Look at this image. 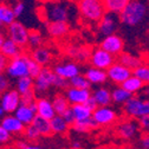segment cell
Segmentation results:
<instances>
[{
	"mask_svg": "<svg viewBox=\"0 0 149 149\" xmlns=\"http://www.w3.org/2000/svg\"><path fill=\"white\" fill-rule=\"evenodd\" d=\"M148 13V0H130L123 8V11L118 14L120 23L129 27H136L147 19Z\"/></svg>",
	"mask_w": 149,
	"mask_h": 149,
	"instance_id": "1",
	"label": "cell"
},
{
	"mask_svg": "<svg viewBox=\"0 0 149 149\" xmlns=\"http://www.w3.org/2000/svg\"><path fill=\"white\" fill-rule=\"evenodd\" d=\"M72 1L70 0H46L42 6V18L49 23H69L71 18Z\"/></svg>",
	"mask_w": 149,
	"mask_h": 149,
	"instance_id": "2",
	"label": "cell"
},
{
	"mask_svg": "<svg viewBox=\"0 0 149 149\" xmlns=\"http://www.w3.org/2000/svg\"><path fill=\"white\" fill-rule=\"evenodd\" d=\"M77 12L89 24H97L107 13L102 0H77Z\"/></svg>",
	"mask_w": 149,
	"mask_h": 149,
	"instance_id": "3",
	"label": "cell"
},
{
	"mask_svg": "<svg viewBox=\"0 0 149 149\" xmlns=\"http://www.w3.org/2000/svg\"><path fill=\"white\" fill-rule=\"evenodd\" d=\"M124 113L134 118H141L149 114V98L132 96L124 103Z\"/></svg>",
	"mask_w": 149,
	"mask_h": 149,
	"instance_id": "4",
	"label": "cell"
},
{
	"mask_svg": "<svg viewBox=\"0 0 149 149\" xmlns=\"http://www.w3.org/2000/svg\"><path fill=\"white\" fill-rule=\"evenodd\" d=\"M27 54L23 53L19 57L10 59L6 66V76L8 78H13V79H18L25 76H29V70H27Z\"/></svg>",
	"mask_w": 149,
	"mask_h": 149,
	"instance_id": "5",
	"label": "cell"
},
{
	"mask_svg": "<svg viewBox=\"0 0 149 149\" xmlns=\"http://www.w3.org/2000/svg\"><path fill=\"white\" fill-rule=\"evenodd\" d=\"M29 30L24 24L20 22L14 20L11 25L6 27V33H7V38L13 40L18 46H20L22 49L27 46V39H29Z\"/></svg>",
	"mask_w": 149,
	"mask_h": 149,
	"instance_id": "6",
	"label": "cell"
},
{
	"mask_svg": "<svg viewBox=\"0 0 149 149\" xmlns=\"http://www.w3.org/2000/svg\"><path fill=\"white\" fill-rule=\"evenodd\" d=\"M120 26V18L114 13H105L102 19L97 23V32L101 37L105 38L108 36L115 34Z\"/></svg>",
	"mask_w": 149,
	"mask_h": 149,
	"instance_id": "7",
	"label": "cell"
},
{
	"mask_svg": "<svg viewBox=\"0 0 149 149\" xmlns=\"http://www.w3.org/2000/svg\"><path fill=\"white\" fill-rule=\"evenodd\" d=\"M89 61H90V64L92 68L105 71L108 68H110L115 63V57L113 54L108 53L107 51H104L103 49L97 47L91 51Z\"/></svg>",
	"mask_w": 149,
	"mask_h": 149,
	"instance_id": "8",
	"label": "cell"
},
{
	"mask_svg": "<svg viewBox=\"0 0 149 149\" xmlns=\"http://www.w3.org/2000/svg\"><path fill=\"white\" fill-rule=\"evenodd\" d=\"M53 71L46 66L42 68L39 74L33 79V91L34 94H43L52 86Z\"/></svg>",
	"mask_w": 149,
	"mask_h": 149,
	"instance_id": "9",
	"label": "cell"
},
{
	"mask_svg": "<svg viewBox=\"0 0 149 149\" xmlns=\"http://www.w3.org/2000/svg\"><path fill=\"white\" fill-rule=\"evenodd\" d=\"M20 94L15 89L6 90L0 97V105L4 109L5 114H13L15 109L20 105Z\"/></svg>",
	"mask_w": 149,
	"mask_h": 149,
	"instance_id": "10",
	"label": "cell"
},
{
	"mask_svg": "<svg viewBox=\"0 0 149 149\" xmlns=\"http://www.w3.org/2000/svg\"><path fill=\"white\" fill-rule=\"evenodd\" d=\"M101 49H103L104 51H107L108 53L115 56H118L123 52L124 49V42L122 39V37L118 34H111L105 38H103V40L101 42Z\"/></svg>",
	"mask_w": 149,
	"mask_h": 149,
	"instance_id": "11",
	"label": "cell"
},
{
	"mask_svg": "<svg viewBox=\"0 0 149 149\" xmlns=\"http://www.w3.org/2000/svg\"><path fill=\"white\" fill-rule=\"evenodd\" d=\"M107 72V77L109 79H111V82H114L116 84H122L127 78H129L132 76V70L127 69L125 66H123L122 64L115 62L110 68H108L105 70Z\"/></svg>",
	"mask_w": 149,
	"mask_h": 149,
	"instance_id": "12",
	"label": "cell"
},
{
	"mask_svg": "<svg viewBox=\"0 0 149 149\" xmlns=\"http://www.w3.org/2000/svg\"><path fill=\"white\" fill-rule=\"evenodd\" d=\"M91 117L95 120L97 125H110L116 121L117 115L115 110L109 107H98L95 111H92Z\"/></svg>",
	"mask_w": 149,
	"mask_h": 149,
	"instance_id": "13",
	"label": "cell"
},
{
	"mask_svg": "<svg viewBox=\"0 0 149 149\" xmlns=\"http://www.w3.org/2000/svg\"><path fill=\"white\" fill-rule=\"evenodd\" d=\"M14 116L19 120L25 127L31 124L33 118L37 115V108H36V102L31 104H24L20 103V105L14 111Z\"/></svg>",
	"mask_w": 149,
	"mask_h": 149,
	"instance_id": "14",
	"label": "cell"
},
{
	"mask_svg": "<svg viewBox=\"0 0 149 149\" xmlns=\"http://www.w3.org/2000/svg\"><path fill=\"white\" fill-rule=\"evenodd\" d=\"M0 125H1L7 133L11 135H17V134H23L25 125L18 120L14 115H5L1 121H0Z\"/></svg>",
	"mask_w": 149,
	"mask_h": 149,
	"instance_id": "15",
	"label": "cell"
},
{
	"mask_svg": "<svg viewBox=\"0 0 149 149\" xmlns=\"http://www.w3.org/2000/svg\"><path fill=\"white\" fill-rule=\"evenodd\" d=\"M91 96L90 90L88 89H76V88H68L65 97L68 102L73 105V104H84L86 100Z\"/></svg>",
	"mask_w": 149,
	"mask_h": 149,
	"instance_id": "16",
	"label": "cell"
},
{
	"mask_svg": "<svg viewBox=\"0 0 149 149\" xmlns=\"http://www.w3.org/2000/svg\"><path fill=\"white\" fill-rule=\"evenodd\" d=\"M52 71L56 74H58V76H61V77H63V78H65L68 81L81 73L79 66L76 63H73V62H68V63L59 64L57 66H54V69Z\"/></svg>",
	"mask_w": 149,
	"mask_h": 149,
	"instance_id": "17",
	"label": "cell"
},
{
	"mask_svg": "<svg viewBox=\"0 0 149 149\" xmlns=\"http://www.w3.org/2000/svg\"><path fill=\"white\" fill-rule=\"evenodd\" d=\"M139 129H140V124L136 121L128 120V121L122 122L121 124H118L117 134L124 140H130L139 133Z\"/></svg>",
	"mask_w": 149,
	"mask_h": 149,
	"instance_id": "18",
	"label": "cell"
},
{
	"mask_svg": "<svg viewBox=\"0 0 149 149\" xmlns=\"http://www.w3.org/2000/svg\"><path fill=\"white\" fill-rule=\"evenodd\" d=\"M36 108H37V115L45 118V120H51L52 117L56 116L54 109L52 107L51 101L47 98H39L36 100Z\"/></svg>",
	"mask_w": 149,
	"mask_h": 149,
	"instance_id": "19",
	"label": "cell"
},
{
	"mask_svg": "<svg viewBox=\"0 0 149 149\" xmlns=\"http://www.w3.org/2000/svg\"><path fill=\"white\" fill-rule=\"evenodd\" d=\"M30 57L37 63L39 64L42 68L46 66L51 59H52V53L51 51L47 49V47H43V46H39V47H36L31 51V56Z\"/></svg>",
	"mask_w": 149,
	"mask_h": 149,
	"instance_id": "20",
	"label": "cell"
},
{
	"mask_svg": "<svg viewBox=\"0 0 149 149\" xmlns=\"http://www.w3.org/2000/svg\"><path fill=\"white\" fill-rule=\"evenodd\" d=\"M0 52H1L5 57L10 61V59H13V58H17L19 57L20 54H23V49L20 46H18L13 40H11L10 38H5L3 45H1V49H0Z\"/></svg>",
	"mask_w": 149,
	"mask_h": 149,
	"instance_id": "21",
	"label": "cell"
},
{
	"mask_svg": "<svg viewBox=\"0 0 149 149\" xmlns=\"http://www.w3.org/2000/svg\"><path fill=\"white\" fill-rule=\"evenodd\" d=\"M46 29L52 38H63L69 33L70 25L69 23H64V22H56V23L46 24Z\"/></svg>",
	"mask_w": 149,
	"mask_h": 149,
	"instance_id": "22",
	"label": "cell"
},
{
	"mask_svg": "<svg viewBox=\"0 0 149 149\" xmlns=\"http://www.w3.org/2000/svg\"><path fill=\"white\" fill-rule=\"evenodd\" d=\"M14 20H15V17H14L11 5L6 3H1L0 4V30L4 27H7Z\"/></svg>",
	"mask_w": 149,
	"mask_h": 149,
	"instance_id": "23",
	"label": "cell"
},
{
	"mask_svg": "<svg viewBox=\"0 0 149 149\" xmlns=\"http://www.w3.org/2000/svg\"><path fill=\"white\" fill-rule=\"evenodd\" d=\"M85 78L89 81L90 84H103L107 82V72L104 70H100L96 68H89L85 71Z\"/></svg>",
	"mask_w": 149,
	"mask_h": 149,
	"instance_id": "24",
	"label": "cell"
},
{
	"mask_svg": "<svg viewBox=\"0 0 149 149\" xmlns=\"http://www.w3.org/2000/svg\"><path fill=\"white\" fill-rule=\"evenodd\" d=\"M117 63L122 64L123 66H125L127 69L132 70V71L142 65V61L139 57H136V56H134L132 53H128V52H122L121 54H118Z\"/></svg>",
	"mask_w": 149,
	"mask_h": 149,
	"instance_id": "25",
	"label": "cell"
},
{
	"mask_svg": "<svg viewBox=\"0 0 149 149\" xmlns=\"http://www.w3.org/2000/svg\"><path fill=\"white\" fill-rule=\"evenodd\" d=\"M129 1L130 0H102L105 11L108 13H114L117 15L123 11Z\"/></svg>",
	"mask_w": 149,
	"mask_h": 149,
	"instance_id": "26",
	"label": "cell"
},
{
	"mask_svg": "<svg viewBox=\"0 0 149 149\" xmlns=\"http://www.w3.org/2000/svg\"><path fill=\"white\" fill-rule=\"evenodd\" d=\"M31 124L37 129V132L39 133L40 136H50L52 134L49 120H45V118H43L38 115H36V117L33 118Z\"/></svg>",
	"mask_w": 149,
	"mask_h": 149,
	"instance_id": "27",
	"label": "cell"
},
{
	"mask_svg": "<svg viewBox=\"0 0 149 149\" xmlns=\"http://www.w3.org/2000/svg\"><path fill=\"white\" fill-rule=\"evenodd\" d=\"M91 96L94 97V100H95V102L97 103L98 107H108L111 102V94H110V91L105 88L96 89Z\"/></svg>",
	"mask_w": 149,
	"mask_h": 149,
	"instance_id": "28",
	"label": "cell"
},
{
	"mask_svg": "<svg viewBox=\"0 0 149 149\" xmlns=\"http://www.w3.org/2000/svg\"><path fill=\"white\" fill-rule=\"evenodd\" d=\"M50 127L52 134H65L70 128V125L64 121L61 115H56L50 120Z\"/></svg>",
	"mask_w": 149,
	"mask_h": 149,
	"instance_id": "29",
	"label": "cell"
},
{
	"mask_svg": "<svg viewBox=\"0 0 149 149\" xmlns=\"http://www.w3.org/2000/svg\"><path fill=\"white\" fill-rule=\"evenodd\" d=\"M143 82L142 81H140L137 77H135V76H130L129 78H127L122 84H121V86L124 89V90H127L128 92H130V94H135V92H137V91H140V90H142V88H143Z\"/></svg>",
	"mask_w": 149,
	"mask_h": 149,
	"instance_id": "30",
	"label": "cell"
},
{
	"mask_svg": "<svg viewBox=\"0 0 149 149\" xmlns=\"http://www.w3.org/2000/svg\"><path fill=\"white\" fill-rule=\"evenodd\" d=\"M97 127H98L97 123L95 122V120L92 117H89V118L83 120V121H76L72 124L73 130L77 133H88L91 129H95Z\"/></svg>",
	"mask_w": 149,
	"mask_h": 149,
	"instance_id": "31",
	"label": "cell"
},
{
	"mask_svg": "<svg viewBox=\"0 0 149 149\" xmlns=\"http://www.w3.org/2000/svg\"><path fill=\"white\" fill-rule=\"evenodd\" d=\"M51 103H52V107L54 109L56 115H63L64 111H66L70 108V103L68 102L66 97L63 95H57Z\"/></svg>",
	"mask_w": 149,
	"mask_h": 149,
	"instance_id": "32",
	"label": "cell"
},
{
	"mask_svg": "<svg viewBox=\"0 0 149 149\" xmlns=\"http://www.w3.org/2000/svg\"><path fill=\"white\" fill-rule=\"evenodd\" d=\"M110 94H111V100L117 104H124L130 97L133 96V94H130V92H128L127 90H124L121 85L118 88H115Z\"/></svg>",
	"mask_w": 149,
	"mask_h": 149,
	"instance_id": "33",
	"label": "cell"
},
{
	"mask_svg": "<svg viewBox=\"0 0 149 149\" xmlns=\"http://www.w3.org/2000/svg\"><path fill=\"white\" fill-rule=\"evenodd\" d=\"M20 95H24L29 91L33 90V78L30 76H25L22 78L17 79V89H15Z\"/></svg>",
	"mask_w": 149,
	"mask_h": 149,
	"instance_id": "34",
	"label": "cell"
},
{
	"mask_svg": "<svg viewBox=\"0 0 149 149\" xmlns=\"http://www.w3.org/2000/svg\"><path fill=\"white\" fill-rule=\"evenodd\" d=\"M72 113L74 115V120L76 121H83L89 117H91V111L84 105V104H73L71 105Z\"/></svg>",
	"mask_w": 149,
	"mask_h": 149,
	"instance_id": "35",
	"label": "cell"
},
{
	"mask_svg": "<svg viewBox=\"0 0 149 149\" xmlns=\"http://www.w3.org/2000/svg\"><path fill=\"white\" fill-rule=\"evenodd\" d=\"M69 85L71 88H76V89H88L90 90L91 84L89 83V81L85 78L84 74H77V76L72 77L71 79H69Z\"/></svg>",
	"mask_w": 149,
	"mask_h": 149,
	"instance_id": "36",
	"label": "cell"
},
{
	"mask_svg": "<svg viewBox=\"0 0 149 149\" xmlns=\"http://www.w3.org/2000/svg\"><path fill=\"white\" fill-rule=\"evenodd\" d=\"M44 42V38L40 32L38 31H30L29 32V39H27V46H30L32 50L36 47L42 46Z\"/></svg>",
	"mask_w": 149,
	"mask_h": 149,
	"instance_id": "37",
	"label": "cell"
},
{
	"mask_svg": "<svg viewBox=\"0 0 149 149\" xmlns=\"http://www.w3.org/2000/svg\"><path fill=\"white\" fill-rule=\"evenodd\" d=\"M132 74L137 77L140 81L143 82V84H149V66L141 65L132 71Z\"/></svg>",
	"mask_w": 149,
	"mask_h": 149,
	"instance_id": "38",
	"label": "cell"
},
{
	"mask_svg": "<svg viewBox=\"0 0 149 149\" xmlns=\"http://www.w3.org/2000/svg\"><path fill=\"white\" fill-rule=\"evenodd\" d=\"M26 61H27V70H29V76L31 77V78H36L37 76L39 74V72L42 71V66L39 65V64H37L30 56H27V58H26Z\"/></svg>",
	"mask_w": 149,
	"mask_h": 149,
	"instance_id": "39",
	"label": "cell"
},
{
	"mask_svg": "<svg viewBox=\"0 0 149 149\" xmlns=\"http://www.w3.org/2000/svg\"><path fill=\"white\" fill-rule=\"evenodd\" d=\"M23 134L25 135V137H26V139H29V140H31V141L38 140V139L40 137L39 133L37 132V129H36L32 124H29V125H26V127H25L24 133H23Z\"/></svg>",
	"mask_w": 149,
	"mask_h": 149,
	"instance_id": "40",
	"label": "cell"
},
{
	"mask_svg": "<svg viewBox=\"0 0 149 149\" xmlns=\"http://www.w3.org/2000/svg\"><path fill=\"white\" fill-rule=\"evenodd\" d=\"M52 86L58 88V89H68L69 88V81L58 76L53 72V79H52Z\"/></svg>",
	"mask_w": 149,
	"mask_h": 149,
	"instance_id": "41",
	"label": "cell"
},
{
	"mask_svg": "<svg viewBox=\"0 0 149 149\" xmlns=\"http://www.w3.org/2000/svg\"><path fill=\"white\" fill-rule=\"evenodd\" d=\"M12 7V11L14 13V17H15V19L17 18H19L23 15V13L25 12V4L22 1V0H15V1L11 5Z\"/></svg>",
	"mask_w": 149,
	"mask_h": 149,
	"instance_id": "42",
	"label": "cell"
},
{
	"mask_svg": "<svg viewBox=\"0 0 149 149\" xmlns=\"http://www.w3.org/2000/svg\"><path fill=\"white\" fill-rule=\"evenodd\" d=\"M90 54H91V50L89 47L79 46L78 53L76 56V61H78V62H86L90 58Z\"/></svg>",
	"mask_w": 149,
	"mask_h": 149,
	"instance_id": "43",
	"label": "cell"
},
{
	"mask_svg": "<svg viewBox=\"0 0 149 149\" xmlns=\"http://www.w3.org/2000/svg\"><path fill=\"white\" fill-rule=\"evenodd\" d=\"M20 100H22V103L24 104H31V103H34L36 102V94L34 91H29L24 95H20Z\"/></svg>",
	"mask_w": 149,
	"mask_h": 149,
	"instance_id": "44",
	"label": "cell"
},
{
	"mask_svg": "<svg viewBox=\"0 0 149 149\" xmlns=\"http://www.w3.org/2000/svg\"><path fill=\"white\" fill-rule=\"evenodd\" d=\"M10 88V81L5 73H0V94H4Z\"/></svg>",
	"mask_w": 149,
	"mask_h": 149,
	"instance_id": "45",
	"label": "cell"
},
{
	"mask_svg": "<svg viewBox=\"0 0 149 149\" xmlns=\"http://www.w3.org/2000/svg\"><path fill=\"white\" fill-rule=\"evenodd\" d=\"M61 116L64 118V121H65L69 125H72L74 122H76V120H74V115H73L72 109H71V105H70V108H69L66 111H64L63 115H61Z\"/></svg>",
	"mask_w": 149,
	"mask_h": 149,
	"instance_id": "46",
	"label": "cell"
},
{
	"mask_svg": "<svg viewBox=\"0 0 149 149\" xmlns=\"http://www.w3.org/2000/svg\"><path fill=\"white\" fill-rule=\"evenodd\" d=\"M12 139V135L10 133H7L6 130L0 125V144H7Z\"/></svg>",
	"mask_w": 149,
	"mask_h": 149,
	"instance_id": "47",
	"label": "cell"
},
{
	"mask_svg": "<svg viewBox=\"0 0 149 149\" xmlns=\"http://www.w3.org/2000/svg\"><path fill=\"white\" fill-rule=\"evenodd\" d=\"M78 50H79V46L70 45V46L66 47V54L69 56L70 58H74V59H76V56L78 53Z\"/></svg>",
	"mask_w": 149,
	"mask_h": 149,
	"instance_id": "48",
	"label": "cell"
},
{
	"mask_svg": "<svg viewBox=\"0 0 149 149\" xmlns=\"http://www.w3.org/2000/svg\"><path fill=\"white\" fill-rule=\"evenodd\" d=\"M84 105L91 111V113H92V111H95L97 108H98V105H97V103L95 102V100H94V97H92V96H90L88 100H86V102L84 103Z\"/></svg>",
	"mask_w": 149,
	"mask_h": 149,
	"instance_id": "49",
	"label": "cell"
},
{
	"mask_svg": "<svg viewBox=\"0 0 149 149\" xmlns=\"http://www.w3.org/2000/svg\"><path fill=\"white\" fill-rule=\"evenodd\" d=\"M7 63H8V59L5 57V56L0 52V73H4L5 70H6V66H7Z\"/></svg>",
	"mask_w": 149,
	"mask_h": 149,
	"instance_id": "50",
	"label": "cell"
},
{
	"mask_svg": "<svg viewBox=\"0 0 149 149\" xmlns=\"http://www.w3.org/2000/svg\"><path fill=\"white\" fill-rule=\"evenodd\" d=\"M140 125L144 130H148V132H149V114L146 115V116H142L140 118Z\"/></svg>",
	"mask_w": 149,
	"mask_h": 149,
	"instance_id": "51",
	"label": "cell"
},
{
	"mask_svg": "<svg viewBox=\"0 0 149 149\" xmlns=\"http://www.w3.org/2000/svg\"><path fill=\"white\" fill-rule=\"evenodd\" d=\"M141 147L143 149H149V133L141 136Z\"/></svg>",
	"mask_w": 149,
	"mask_h": 149,
	"instance_id": "52",
	"label": "cell"
},
{
	"mask_svg": "<svg viewBox=\"0 0 149 149\" xmlns=\"http://www.w3.org/2000/svg\"><path fill=\"white\" fill-rule=\"evenodd\" d=\"M15 146L19 148V149H24L26 146H27V143L26 142H24V141H18L17 143H15Z\"/></svg>",
	"mask_w": 149,
	"mask_h": 149,
	"instance_id": "53",
	"label": "cell"
},
{
	"mask_svg": "<svg viewBox=\"0 0 149 149\" xmlns=\"http://www.w3.org/2000/svg\"><path fill=\"white\" fill-rule=\"evenodd\" d=\"M24 149H43V148L39 146H34V144H27Z\"/></svg>",
	"mask_w": 149,
	"mask_h": 149,
	"instance_id": "54",
	"label": "cell"
},
{
	"mask_svg": "<svg viewBox=\"0 0 149 149\" xmlns=\"http://www.w3.org/2000/svg\"><path fill=\"white\" fill-rule=\"evenodd\" d=\"M4 40H5V34H4V32L1 30H0V49H1V45H3Z\"/></svg>",
	"mask_w": 149,
	"mask_h": 149,
	"instance_id": "55",
	"label": "cell"
},
{
	"mask_svg": "<svg viewBox=\"0 0 149 149\" xmlns=\"http://www.w3.org/2000/svg\"><path fill=\"white\" fill-rule=\"evenodd\" d=\"M72 148H73V149H81V148H82V144H81L79 142L74 141V142L72 143Z\"/></svg>",
	"mask_w": 149,
	"mask_h": 149,
	"instance_id": "56",
	"label": "cell"
},
{
	"mask_svg": "<svg viewBox=\"0 0 149 149\" xmlns=\"http://www.w3.org/2000/svg\"><path fill=\"white\" fill-rule=\"evenodd\" d=\"M6 114H5V111H4V109L1 108V105H0V120H1L4 116H5Z\"/></svg>",
	"mask_w": 149,
	"mask_h": 149,
	"instance_id": "57",
	"label": "cell"
},
{
	"mask_svg": "<svg viewBox=\"0 0 149 149\" xmlns=\"http://www.w3.org/2000/svg\"><path fill=\"white\" fill-rule=\"evenodd\" d=\"M3 149H19L17 146H11V147H6V148H3Z\"/></svg>",
	"mask_w": 149,
	"mask_h": 149,
	"instance_id": "58",
	"label": "cell"
},
{
	"mask_svg": "<svg viewBox=\"0 0 149 149\" xmlns=\"http://www.w3.org/2000/svg\"><path fill=\"white\" fill-rule=\"evenodd\" d=\"M70 1H72V3H74V1H77V0H70Z\"/></svg>",
	"mask_w": 149,
	"mask_h": 149,
	"instance_id": "59",
	"label": "cell"
},
{
	"mask_svg": "<svg viewBox=\"0 0 149 149\" xmlns=\"http://www.w3.org/2000/svg\"><path fill=\"white\" fill-rule=\"evenodd\" d=\"M1 3H4V0H0V4H1Z\"/></svg>",
	"mask_w": 149,
	"mask_h": 149,
	"instance_id": "60",
	"label": "cell"
},
{
	"mask_svg": "<svg viewBox=\"0 0 149 149\" xmlns=\"http://www.w3.org/2000/svg\"><path fill=\"white\" fill-rule=\"evenodd\" d=\"M0 149H3V147H1V144H0Z\"/></svg>",
	"mask_w": 149,
	"mask_h": 149,
	"instance_id": "61",
	"label": "cell"
}]
</instances>
